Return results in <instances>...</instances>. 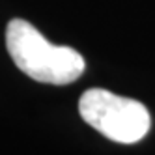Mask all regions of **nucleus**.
I'll use <instances>...</instances> for the list:
<instances>
[{
    "mask_svg": "<svg viewBox=\"0 0 155 155\" xmlns=\"http://www.w3.org/2000/svg\"><path fill=\"white\" fill-rule=\"evenodd\" d=\"M6 47L17 68L38 82L64 86L77 81L86 68L84 58L75 49L52 45L23 19L9 21Z\"/></svg>",
    "mask_w": 155,
    "mask_h": 155,
    "instance_id": "1",
    "label": "nucleus"
},
{
    "mask_svg": "<svg viewBox=\"0 0 155 155\" xmlns=\"http://www.w3.org/2000/svg\"><path fill=\"white\" fill-rule=\"evenodd\" d=\"M79 112L88 125L120 144L140 142L151 127V116L140 101L101 88H92L81 95Z\"/></svg>",
    "mask_w": 155,
    "mask_h": 155,
    "instance_id": "2",
    "label": "nucleus"
}]
</instances>
